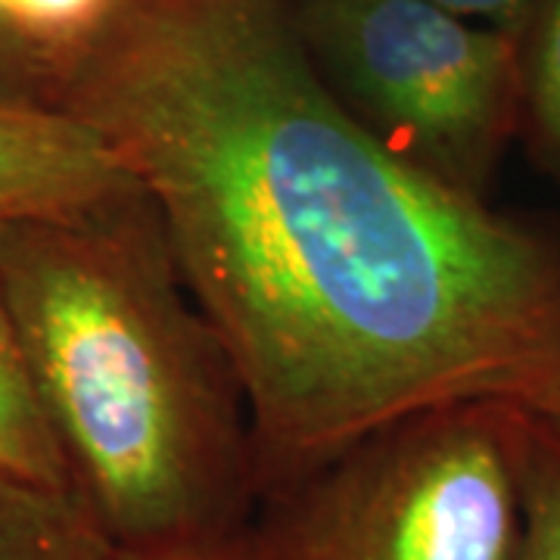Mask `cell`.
<instances>
[{
  "mask_svg": "<svg viewBox=\"0 0 560 560\" xmlns=\"http://www.w3.org/2000/svg\"><path fill=\"white\" fill-rule=\"evenodd\" d=\"M60 103L156 202L228 342L259 499L389 420L560 377V215L393 153L324 84L290 0H125Z\"/></svg>",
  "mask_w": 560,
  "mask_h": 560,
  "instance_id": "cell-1",
  "label": "cell"
},
{
  "mask_svg": "<svg viewBox=\"0 0 560 560\" xmlns=\"http://www.w3.org/2000/svg\"><path fill=\"white\" fill-rule=\"evenodd\" d=\"M0 287L72 482L116 545L253 523L241 371L143 187L3 224Z\"/></svg>",
  "mask_w": 560,
  "mask_h": 560,
  "instance_id": "cell-2",
  "label": "cell"
},
{
  "mask_svg": "<svg viewBox=\"0 0 560 560\" xmlns=\"http://www.w3.org/2000/svg\"><path fill=\"white\" fill-rule=\"evenodd\" d=\"M523 405L467 399L389 420L261 492V560H521Z\"/></svg>",
  "mask_w": 560,
  "mask_h": 560,
  "instance_id": "cell-3",
  "label": "cell"
},
{
  "mask_svg": "<svg viewBox=\"0 0 560 560\" xmlns=\"http://www.w3.org/2000/svg\"><path fill=\"white\" fill-rule=\"evenodd\" d=\"M308 60L401 160L486 197L521 135L517 38L433 0H290Z\"/></svg>",
  "mask_w": 560,
  "mask_h": 560,
  "instance_id": "cell-4",
  "label": "cell"
},
{
  "mask_svg": "<svg viewBox=\"0 0 560 560\" xmlns=\"http://www.w3.org/2000/svg\"><path fill=\"white\" fill-rule=\"evenodd\" d=\"M101 128L62 103L0 97V228L138 190Z\"/></svg>",
  "mask_w": 560,
  "mask_h": 560,
  "instance_id": "cell-5",
  "label": "cell"
},
{
  "mask_svg": "<svg viewBox=\"0 0 560 560\" xmlns=\"http://www.w3.org/2000/svg\"><path fill=\"white\" fill-rule=\"evenodd\" d=\"M116 541L79 489L0 477V560H109Z\"/></svg>",
  "mask_w": 560,
  "mask_h": 560,
  "instance_id": "cell-6",
  "label": "cell"
},
{
  "mask_svg": "<svg viewBox=\"0 0 560 560\" xmlns=\"http://www.w3.org/2000/svg\"><path fill=\"white\" fill-rule=\"evenodd\" d=\"M0 477L75 489L69 460L32 381L16 320L0 287Z\"/></svg>",
  "mask_w": 560,
  "mask_h": 560,
  "instance_id": "cell-7",
  "label": "cell"
},
{
  "mask_svg": "<svg viewBox=\"0 0 560 560\" xmlns=\"http://www.w3.org/2000/svg\"><path fill=\"white\" fill-rule=\"evenodd\" d=\"M521 135L560 187V0H536L521 38Z\"/></svg>",
  "mask_w": 560,
  "mask_h": 560,
  "instance_id": "cell-8",
  "label": "cell"
},
{
  "mask_svg": "<svg viewBox=\"0 0 560 560\" xmlns=\"http://www.w3.org/2000/svg\"><path fill=\"white\" fill-rule=\"evenodd\" d=\"M521 560H560V440L523 408Z\"/></svg>",
  "mask_w": 560,
  "mask_h": 560,
  "instance_id": "cell-9",
  "label": "cell"
},
{
  "mask_svg": "<svg viewBox=\"0 0 560 560\" xmlns=\"http://www.w3.org/2000/svg\"><path fill=\"white\" fill-rule=\"evenodd\" d=\"M109 560H261L249 526L197 536V539L156 541V545H116Z\"/></svg>",
  "mask_w": 560,
  "mask_h": 560,
  "instance_id": "cell-10",
  "label": "cell"
},
{
  "mask_svg": "<svg viewBox=\"0 0 560 560\" xmlns=\"http://www.w3.org/2000/svg\"><path fill=\"white\" fill-rule=\"evenodd\" d=\"M433 3H440L458 16H467V20L492 25L511 38H521L523 25L529 20L536 0H433Z\"/></svg>",
  "mask_w": 560,
  "mask_h": 560,
  "instance_id": "cell-11",
  "label": "cell"
},
{
  "mask_svg": "<svg viewBox=\"0 0 560 560\" xmlns=\"http://www.w3.org/2000/svg\"><path fill=\"white\" fill-rule=\"evenodd\" d=\"M521 405L529 415H536V418H539L560 440V377L539 386L536 393H529Z\"/></svg>",
  "mask_w": 560,
  "mask_h": 560,
  "instance_id": "cell-12",
  "label": "cell"
},
{
  "mask_svg": "<svg viewBox=\"0 0 560 560\" xmlns=\"http://www.w3.org/2000/svg\"><path fill=\"white\" fill-rule=\"evenodd\" d=\"M0 97H7V101H38V97H32L25 91V84L13 75V69L3 60H0Z\"/></svg>",
  "mask_w": 560,
  "mask_h": 560,
  "instance_id": "cell-13",
  "label": "cell"
}]
</instances>
